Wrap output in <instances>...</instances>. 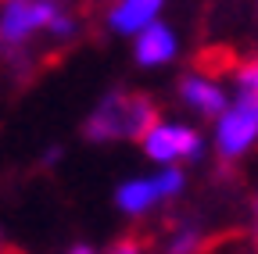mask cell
Wrapping results in <instances>:
<instances>
[{
  "mask_svg": "<svg viewBox=\"0 0 258 254\" xmlns=\"http://www.w3.org/2000/svg\"><path fill=\"white\" fill-rule=\"evenodd\" d=\"M158 122H161L158 108H154V101L147 97V93L115 90L86 118L83 133L93 143H104V140H144Z\"/></svg>",
  "mask_w": 258,
  "mask_h": 254,
  "instance_id": "obj_1",
  "label": "cell"
},
{
  "mask_svg": "<svg viewBox=\"0 0 258 254\" xmlns=\"http://www.w3.org/2000/svg\"><path fill=\"white\" fill-rule=\"evenodd\" d=\"M215 150L222 161H237L258 143V101L247 93H237L219 118H215Z\"/></svg>",
  "mask_w": 258,
  "mask_h": 254,
  "instance_id": "obj_2",
  "label": "cell"
},
{
  "mask_svg": "<svg viewBox=\"0 0 258 254\" xmlns=\"http://www.w3.org/2000/svg\"><path fill=\"white\" fill-rule=\"evenodd\" d=\"M144 154L158 165H176V161H198L205 154V136L183 122H158L154 129L140 140Z\"/></svg>",
  "mask_w": 258,
  "mask_h": 254,
  "instance_id": "obj_3",
  "label": "cell"
},
{
  "mask_svg": "<svg viewBox=\"0 0 258 254\" xmlns=\"http://www.w3.org/2000/svg\"><path fill=\"white\" fill-rule=\"evenodd\" d=\"M179 101H183L186 108H194V111H201V115H212V118H219L226 108H230L226 90H222L215 79L198 75V72H190V75L179 79Z\"/></svg>",
  "mask_w": 258,
  "mask_h": 254,
  "instance_id": "obj_4",
  "label": "cell"
},
{
  "mask_svg": "<svg viewBox=\"0 0 258 254\" xmlns=\"http://www.w3.org/2000/svg\"><path fill=\"white\" fill-rule=\"evenodd\" d=\"M176 54H179V36L165 22L147 25L144 33L137 36V61L144 68H161V65H169Z\"/></svg>",
  "mask_w": 258,
  "mask_h": 254,
  "instance_id": "obj_5",
  "label": "cell"
},
{
  "mask_svg": "<svg viewBox=\"0 0 258 254\" xmlns=\"http://www.w3.org/2000/svg\"><path fill=\"white\" fill-rule=\"evenodd\" d=\"M161 8H165V0H118V4L108 11V22L122 36H140L147 25L158 22Z\"/></svg>",
  "mask_w": 258,
  "mask_h": 254,
  "instance_id": "obj_6",
  "label": "cell"
},
{
  "mask_svg": "<svg viewBox=\"0 0 258 254\" xmlns=\"http://www.w3.org/2000/svg\"><path fill=\"white\" fill-rule=\"evenodd\" d=\"M161 186H158V176H144V179H129L115 190V204L118 211L125 215H147L154 204H161Z\"/></svg>",
  "mask_w": 258,
  "mask_h": 254,
  "instance_id": "obj_7",
  "label": "cell"
},
{
  "mask_svg": "<svg viewBox=\"0 0 258 254\" xmlns=\"http://www.w3.org/2000/svg\"><path fill=\"white\" fill-rule=\"evenodd\" d=\"M32 29H36V15H32V0H11L8 11L0 15V40L18 47Z\"/></svg>",
  "mask_w": 258,
  "mask_h": 254,
  "instance_id": "obj_8",
  "label": "cell"
},
{
  "mask_svg": "<svg viewBox=\"0 0 258 254\" xmlns=\"http://www.w3.org/2000/svg\"><path fill=\"white\" fill-rule=\"evenodd\" d=\"M201 247H205V240H201V233L198 229H179V233H172V240H169V247H165V254H201Z\"/></svg>",
  "mask_w": 258,
  "mask_h": 254,
  "instance_id": "obj_9",
  "label": "cell"
},
{
  "mask_svg": "<svg viewBox=\"0 0 258 254\" xmlns=\"http://www.w3.org/2000/svg\"><path fill=\"white\" fill-rule=\"evenodd\" d=\"M237 82H240V93H247V97L258 101V57L237 68Z\"/></svg>",
  "mask_w": 258,
  "mask_h": 254,
  "instance_id": "obj_10",
  "label": "cell"
},
{
  "mask_svg": "<svg viewBox=\"0 0 258 254\" xmlns=\"http://www.w3.org/2000/svg\"><path fill=\"white\" fill-rule=\"evenodd\" d=\"M108 254H144V243H140L137 236H122L118 243H111Z\"/></svg>",
  "mask_w": 258,
  "mask_h": 254,
  "instance_id": "obj_11",
  "label": "cell"
},
{
  "mask_svg": "<svg viewBox=\"0 0 258 254\" xmlns=\"http://www.w3.org/2000/svg\"><path fill=\"white\" fill-rule=\"evenodd\" d=\"M69 254H93V247H86V243H79V247H72Z\"/></svg>",
  "mask_w": 258,
  "mask_h": 254,
  "instance_id": "obj_12",
  "label": "cell"
},
{
  "mask_svg": "<svg viewBox=\"0 0 258 254\" xmlns=\"http://www.w3.org/2000/svg\"><path fill=\"white\" fill-rule=\"evenodd\" d=\"M4 254H22V250H18V247H8V250H4Z\"/></svg>",
  "mask_w": 258,
  "mask_h": 254,
  "instance_id": "obj_13",
  "label": "cell"
},
{
  "mask_svg": "<svg viewBox=\"0 0 258 254\" xmlns=\"http://www.w3.org/2000/svg\"><path fill=\"white\" fill-rule=\"evenodd\" d=\"M0 247H4V240H0ZM0 254H4V250H0Z\"/></svg>",
  "mask_w": 258,
  "mask_h": 254,
  "instance_id": "obj_14",
  "label": "cell"
},
{
  "mask_svg": "<svg viewBox=\"0 0 258 254\" xmlns=\"http://www.w3.org/2000/svg\"><path fill=\"white\" fill-rule=\"evenodd\" d=\"M254 204H258V194H254Z\"/></svg>",
  "mask_w": 258,
  "mask_h": 254,
  "instance_id": "obj_15",
  "label": "cell"
}]
</instances>
